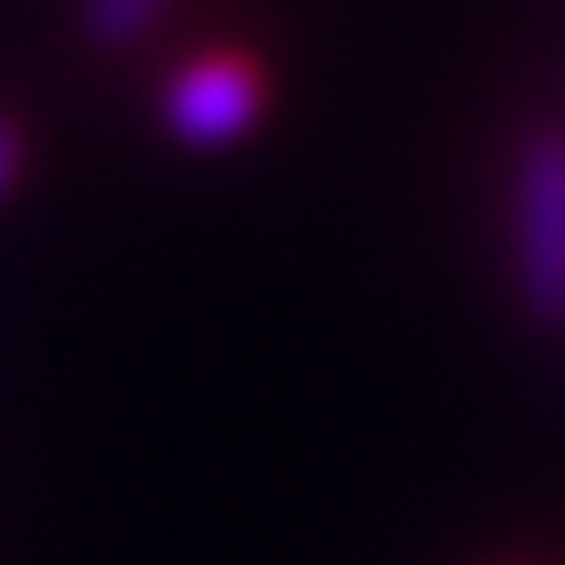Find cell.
<instances>
[{"instance_id": "6da1fadb", "label": "cell", "mask_w": 565, "mask_h": 565, "mask_svg": "<svg viewBox=\"0 0 565 565\" xmlns=\"http://www.w3.org/2000/svg\"><path fill=\"white\" fill-rule=\"evenodd\" d=\"M515 277L534 315L565 321V132H541L515 177Z\"/></svg>"}, {"instance_id": "7a4b0ae2", "label": "cell", "mask_w": 565, "mask_h": 565, "mask_svg": "<svg viewBox=\"0 0 565 565\" xmlns=\"http://www.w3.org/2000/svg\"><path fill=\"white\" fill-rule=\"evenodd\" d=\"M264 114V76L239 51H202L163 82V126L195 151L239 145Z\"/></svg>"}, {"instance_id": "3957f363", "label": "cell", "mask_w": 565, "mask_h": 565, "mask_svg": "<svg viewBox=\"0 0 565 565\" xmlns=\"http://www.w3.org/2000/svg\"><path fill=\"white\" fill-rule=\"evenodd\" d=\"M163 0H82V25H88V39L102 44H126L139 39L145 25L158 20Z\"/></svg>"}, {"instance_id": "277c9868", "label": "cell", "mask_w": 565, "mask_h": 565, "mask_svg": "<svg viewBox=\"0 0 565 565\" xmlns=\"http://www.w3.org/2000/svg\"><path fill=\"white\" fill-rule=\"evenodd\" d=\"M13 182H20V132H13L7 114H0V202L13 195Z\"/></svg>"}]
</instances>
